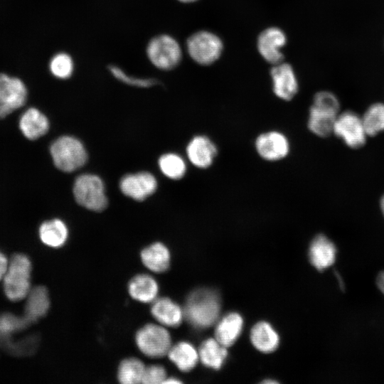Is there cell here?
Instances as JSON below:
<instances>
[{
	"instance_id": "obj_1",
	"label": "cell",
	"mask_w": 384,
	"mask_h": 384,
	"mask_svg": "<svg viewBox=\"0 0 384 384\" xmlns=\"http://www.w3.org/2000/svg\"><path fill=\"white\" fill-rule=\"evenodd\" d=\"M220 313V300L214 292L200 289L191 292L187 298L183 314L187 321L196 328L211 326Z\"/></svg>"
},
{
	"instance_id": "obj_2",
	"label": "cell",
	"mask_w": 384,
	"mask_h": 384,
	"mask_svg": "<svg viewBox=\"0 0 384 384\" xmlns=\"http://www.w3.org/2000/svg\"><path fill=\"white\" fill-rule=\"evenodd\" d=\"M32 264L23 253L14 255L9 260L7 271L3 278L4 292L8 299L18 302L30 292Z\"/></svg>"
},
{
	"instance_id": "obj_3",
	"label": "cell",
	"mask_w": 384,
	"mask_h": 384,
	"mask_svg": "<svg viewBox=\"0 0 384 384\" xmlns=\"http://www.w3.org/2000/svg\"><path fill=\"white\" fill-rule=\"evenodd\" d=\"M50 152L55 166L62 171L72 172L87 161L86 150L78 139L62 136L53 142Z\"/></svg>"
},
{
	"instance_id": "obj_4",
	"label": "cell",
	"mask_w": 384,
	"mask_h": 384,
	"mask_svg": "<svg viewBox=\"0 0 384 384\" xmlns=\"http://www.w3.org/2000/svg\"><path fill=\"white\" fill-rule=\"evenodd\" d=\"M253 146L257 155L269 163L284 160L292 150L289 138L278 129H269L259 133L254 139Z\"/></svg>"
},
{
	"instance_id": "obj_5",
	"label": "cell",
	"mask_w": 384,
	"mask_h": 384,
	"mask_svg": "<svg viewBox=\"0 0 384 384\" xmlns=\"http://www.w3.org/2000/svg\"><path fill=\"white\" fill-rule=\"evenodd\" d=\"M73 194L77 203L93 211H102L108 201L102 179L93 174H82L76 178Z\"/></svg>"
},
{
	"instance_id": "obj_6",
	"label": "cell",
	"mask_w": 384,
	"mask_h": 384,
	"mask_svg": "<svg viewBox=\"0 0 384 384\" xmlns=\"http://www.w3.org/2000/svg\"><path fill=\"white\" fill-rule=\"evenodd\" d=\"M135 343L142 353L151 358H160L168 354L171 347L169 331L154 324L140 328L136 333Z\"/></svg>"
},
{
	"instance_id": "obj_7",
	"label": "cell",
	"mask_w": 384,
	"mask_h": 384,
	"mask_svg": "<svg viewBox=\"0 0 384 384\" xmlns=\"http://www.w3.org/2000/svg\"><path fill=\"white\" fill-rule=\"evenodd\" d=\"M146 54L150 62L161 70H171L180 62L181 48L173 37L163 34L153 38L146 47Z\"/></svg>"
},
{
	"instance_id": "obj_8",
	"label": "cell",
	"mask_w": 384,
	"mask_h": 384,
	"mask_svg": "<svg viewBox=\"0 0 384 384\" xmlns=\"http://www.w3.org/2000/svg\"><path fill=\"white\" fill-rule=\"evenodd\" d=\"M187 50L191 58L201 65H210L220 57L223 43L215 34L206 31L193 33L187 40Z\"/></svg>"
},
{
	"instance_id": "obj_9",
	"label": "cell",
	"mask_w": 384,
	"mask_h": 384,
	"mask_svg": "<svg viewBox=\"0 0 384 384\" xmlns=\"http://www.w3.org/2000/svg\"><path fill=\"white\" fill-rule=\"evenodd\" d=\"M188 161L193 166L201 170H207L215 162L219 149L217 144L206 134L194 135L186 147Z\"/></svg>"
},
{
	"instance_id": "obj_10",
	"label": "cell",
	"mask_w": 384,
	"mask_h": 384,
	"mask_svg": "<svg viewBox=\"0 0 384 384\" xmlns=\"http://www.w3.org/2000/svg\"><path fill=\"white\" fill-rule=\"evenodd\" d=\"M26 97V85L20 79L0 74V118L22 107Z\"/></svg>"
},
{
	"instance_id": "obj_11",
	"label": "cell",
	"mask_w": 384,
	"mask_h": 384,
	"mask_svg": "<svg viewBox=\"0 0 384 384\" xmlns=\"http://www.w3.org/2000/svg\"><path fill=\"white\" fill-rule=\"evenodd\" d=\"M333 133L351 148L363 146L367 135L362 118L352 111H346L337 115Z\"/></svg>"
},
{
	"instance_id": "obj_12",
	"label": "cell",
	"mask_w": 384,
	"mask_h": 384,
	"mask_svg": "<svg viewBox=\"0 0 384 384\" xmlns=\"http://www.w3.org/2000/svg\"><path fill=\"white\" fill-rule=\"evenodd\" d=\"M270 75L274 95L285 102L293 100L298 92L299 84L292 67L279 63L272 68Z\"/></svg>"
},
{
	"instance_id": "obj_13",
	"label": "cell",
	"mask_w": 384,
	"mask_h": 384,
	"mask_svg": "<svg viewBox=\"0 0 384 384\" xmlns=\"http://www.w3.org/2000/svg\"><path fill=\"white\" fill-rule=\"evenodd\" d=\"M119 187L125 196L142 201L156 191L157 181L151 173L143 171L126 175L121 179Z\"/></svg>"
},
{
	"instance_id": "obj_14",
	"label": "cell",
	"mask_w": 384,
	"mask_h": 384,
	"mask_svg": "<svg viewBox=\"0 0 384 384\" xmlns=\"http://www.w3.org/2000/svg\"><path fill=\"white\" fill-rule=\"evenodd\" d=\"M284 33L277 27L263 31L258 37L257 48L260 55L270 63L278 64L283 60L281 49L286 44Z\"/></svg>"
},
{
	"instance_id": "obj_15",
	"label": "cell",
	"mask_w": 384,
	"mask_h": 384,
	"mask_svg": "<svg viewBox=\"0 0 384 384\" xmlns=\"http://www.w3.org/2000/svg\"><path fill=\"white\" fill-rule=\"evenodd\" d=\"M309 256L311 265L321 271L334 263L336 247L326 235L319 234L310 243Z\"/></svg>"
},
{
	"instance_id": "obj_16",
	"label": "cell",
	"mask_w": 384,
	"mask_h": 384,
	"mask_svg": "<svg viewBox=\"0 0 384 384\" xmlns=\"http://www.w3.org/2000/svg\"><path fill=\"white\" fill-rule=\"evenodd\" d=\"M24 317L32 324L46 315L50 307V298L43 286L31 287L26 296Z\"/></svg>"
},
{
	"instance_id": "obj_17",
	"label": "cell",
	"mask_w": 384,
	"mask_h": 384,
	"mask_svg": "<svg viewBox=\"0 0 384 384\" xmlns=\"http://www.w3.org/2000/svg\"><path fill=\"white\" fill-rule=\"evenodd\" d=\"M151 313L161 325L176 327L180 325L184 316L181 308L171 299H156L151 305Z\"/></svg>"
},
{
	"instance_id": "obj_18",
	"label": "cell",
	"mask_w": 384,
	"mask_h": 384,
	"mask_svg": "<svg viewBox=\"0 0 384 384\" xmlns=\"http://www.w3.org/2000/svg\"><path fill=\"white\" fill-rule=\"evenodd\" d=\"M19 128L27 139L34 140L43 136L49 129L48 118L34 107L26 110L21 116Z\"/></svg>"
},
{
	"instance_id": "obj_19",
	"label": "cell",
	"mask_w": 384,
	"mask_h": 384,
	"mask_svg": "<svg viewBox=\"0 0 384 384\" xmlns=\"http://www.w3.org/2000/svg\"><path fill=\"white\" fill-rule=\"evenodd\" d=\"M128 291L132 299L142 302H153L157 296L159 286L156 279L146 274H139L132 278Z\"/></svg>"
},
{
	"instance_id": "obj_20",
	"label": "cell",
	"mask_w": 384,
	"mask_h": 384,
	"mask_svg": "<svg viewBox=\"0 0 384 384\" xmlns=\"http://www.w3.org/2000/svg\"><path fill=\"white\" fill-rule=\"evenodd\" d=\"M144 265L149 270L161 273L166 271L170 265V252L161 242H154L144 248L140 254Z\"/></svg>"
},
{
	"instance_id": "obj_21",
	"label": "cell",
	"mask_w": 384,
	"mask_h": 384,
	"mask_svg": "<svg viewBox=\"0 0 384 384\" xmlns=\"http://www.w3.org/2000/svg\"><path fill=\"white\" fill-rule=\"evenodd\" d=\"M243 321L240 315L230 313L223 317L216 326L215 339L223 346H232L239 337Z\"/></svg>"
},
{
	"instance_id": "obj_22",
	"label": "cell",
	"mask_w": 384,
	"mask_h": 384,
	"mask_svg": "<svg viewBox=\"0 0 384 384\" xmlns=\"http://www.w3.org/2000/svg\"><path fill=\"white\" fill-rule=\"evenodd\" d=\"M41 242L48 247L58 248L63 246L68 237V230L63 221L52 219L43 222L38 230Z\"/></svg>"
},
{
	"instance_id": "obj_23",
	"label": "cell",
	"mask_w": 384,
	"mask_h": 384,
	"mask_svg": "<svg viewBox=\"0 0 384 384\" xmlns=\"http://www.w3.org/2000/svg\"><path fill=\"white\" fill-rule=\"evenodd\" d=\"M337 114L311 105L307 120L308 129L316 136L326 137L333 133Z\"/></svg>"
},
{
	"instance_id": "obj_24",
	"label": "cell",
	"mask_w": 384,
	"mask_h": 384,
	"mask_svg": "<svg viewBox=\"0 0 384 384\" xmlns=\"http://www.w3.org/2000/svg\"><path fill=\"white\" fill-rule=\"evenodd\" d=\"M250 339L254 346L263 353H271L279 345L277 332L267 322L256 324L250 332Z\"/></svg>"
},
{
	"instance_id": "obj_25",
	"label": "cell",
	"mask_w": 384,
	"mask_h": 384,
	"mask_svg": "<svg viewBox=\"0 0 384 384\" xmlns=\"http://www.w3.org/2000/svg\"><path fill=\"white\" fill-rule=\"evenodd\" d=\"M31 324L24 317L9 312L0 314V345L5 348L14 336L25 330Z\"/></svg>"
},
{
	"instance_id": "obj_26",
	"label": "cell",
	"mask_w": 384,
	"mask_h": 384,
	"mask_svg": "<svg viewBox=\"0 0 384 384\" xmlns=\"http://www.w3.org/2000/svg\"><path fill=\"white\" fill-rule=\"evenodd\" d=\"M169 359L181 371L193 369L198 360V353L189 343L181 341L171 346L168 354Z\"/></svg>"
},
{
	"instance_id": "obj_27",
	"label": "cell",
	"mask_w": 384,
	"mask_h": 384,
	"mask_svg": "<svg viewBox=\"0 0 384 384\" xmlns=\"http://www.w3.org/2000/svg\"><path fill=\"white\" fill-rule=\"evenodd\" d=\"M225 348L216 339L209 338L201 343L198 356L206 366L219 369L227 356Z\"/></svg>"
},
{
	"instance_id": "obj_28",
	"label": "cell",
	"mask_w": 384,
	"mask_h": 384,
	"mask_svg": "<svg viewBox=\"0 0 384 384\" xmlns=\"http://www.w3.org/2000/svg\"><path fill=\"white\" fill-rule=\"evenodd\" d=\"M145 366L138 358H127L122 361L117 369V379L123 384L142 383Z\"/></svg>"
},
{
	"instance_id": "obj_29",
	"label": "cell",
	"mask_w": 384,
	"mask_h": 384,
	"mask_svg": "<svg viewBox=\"0 0 384 384\" xmlns=\"http://www.w3.org/2000/svg\"><path fill=\"white\" fill-rule=\"evenodd\" d=\"M159 166L161 172L167 178L173 180L181 179L187 171L185 159L176 153H167L161 156Z\"/></svg>"
},
{
	"instance_id": "obj_30",
	"label": "cell",
	"mask_w": 384,
	"mask_h": 384,
	"mask_svg": "<svg viewBox=\"0 0 384 384\" xmlns=\"http://www.w3.org/2000/svg\"><path fill=\"white\" fill-rule=\"evenodd\" d=\"M362 118L366 134L374 136L384 130V104L375 103L368 107Z\"/></svg>"
},
{
	"instance_id": "obj_31",
	"label": "cell",
	"mask_w": 384,
	"mask_h": 384,
	"mask_svg": "<svg viewBox=\"0 0 384 384\" xmlns=\"http://www.w3.org/2000/svg\"><path fill=\"white\" fill-rule=\"evenodd\" d=\"M73 62L71 57L65 53H59L50 60L49 68L51 73L60 79H66L73 72Z\"/></svg>"
},
{
	"instance_id": "obj_32",
	"label": "cell",
	"mask_w": 384,
	"mask_h": 384,
	"mask_svg": "<svg viewBox=\"0 0 384 384\" xmlns=\"http://www.w3.org/2000/svg\"><path fill=\"white\" fill-rule=\"evenodd\" d=\"M109 70L115 78L129 85L149 87L158 84L157 80L154 78H138L127 75L124 70L115 65H110Z\"/></svg>"
},
{
	"instance_id": "obj_33",
	"label": "cell",
	"mask_w": 384,
	"mask_h": 384,
	"mask_svg": "<svg viewBox=\"0 0 384 384\" xmlns=\"http://www.w3.org/2000/svg\"><path fill=\"white\" fill-rule=\"evenodd\" d=\"M312 106L338 114L339 102L334 94L329 91H320L313 98Z\"/></svg>"
},
{
	"instance_id": "obj_34",
	"label": "cell",
	"mask_w": 384,
	"mask_h": 384,
	"mask_svg": "<svg viewBox=\"0 0 384 384\" xmlns=\"http://www.w3.org/2000/svg\"><path fill=\"white\" fill-rule=\"evenodd\" d=\"M166 378V372L160 365L145 366L142 383L145 384L164 383Z\"/></svg>"
},
{
	"instance_id": "obj_35",
	"label": "cell",
	"mask_w": 384,
	"mask_h": 384,
	"mask_svg": "<svg viewBox=\"0 0 384 384\" xmlns=\"http://www.w3.org/2000/svg\"><path fill=\"white\" fill-rule=\"evenodd\" d=\"M9 263V260H8L6 255L0 251V281L3 279L7 271Z\"/></svg>"
},
{
	"instance_id": "obj_36",
	"label": "cell",
	"mask_w": 384,
	"mask_h": 384,
	"mask_svg": "<svg viewBox=\"0 0 384 384\" xmlns=\"http://www.w3.org/2000/svg\"><path fill=\"white\" fill-rule=\"evenodd\" d=\"M376 283L380 291L384 294V271L380 272L378 275Z\"/></svg>"
},
{
	"instance_id": "obj_37",
	"label": "cell",
	"mask_w": 384,
	"mask_h": 384,
	"mask_svg": "<svg viewBox=\"0 0 384 384\" xmlns=\"http://www.w3.org/2000/svg\"><path fill=\"white\" fill-rule=\"evenodd\" d=\"M181 381L174 378H166L164 383H180Z\"/></svg>"
},
{
	"instance_id": "obj_38",
	"label": "cell",
	"mask_w": 384,
	"mask_h": 384,
	"mask_svg": "<svg viewBox=\"0 0 384 384\" xmlns=\"http://www.w3.org/2000/svg\"><path fill=\"white\" fill-rule=\"evenodd\" d=\"M380 207H381V210L384 215V196H383L380 201Z\"/></svg>"
},
{
	"instance_id": "obj_39",
	"label": "cell",
	"mask_w": 384,
	"mask_h": 384,
	"mask_svg": "<svg viewBox=\"0 0 384 384\" xmlns=\"http://www.w3.org/2000/svg\"><path fill=\"white\" fill-rule=\"evenodd\" d=\"M179 1H181V2H183V3H191V2H193L196 0H178Z\"/></svg>"
}]
</instances>
